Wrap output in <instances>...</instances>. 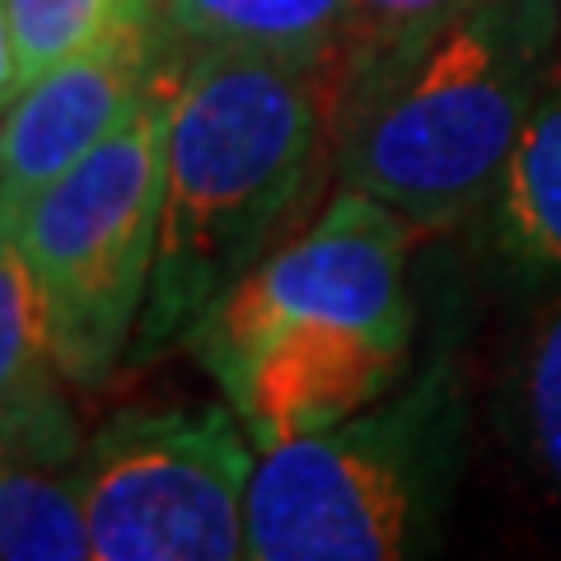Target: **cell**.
Wrapping results in <instances>:
<instances>
[{
    "label": "cell",
    "mask_w": 561,
    "mask_h": 561,
    "mask_svg": "<svg viewBox=\"0 0 561 561\" xmlns=\"http://www.w3.org/2000/svg\"><path fill=\"white\" fill-rule=\"evenodd\" d=\"M0 561H94L76 463L5 454L0 463Z\"/></svg>",
    "instance_id": "obj_12"
},
{
    "label": "cell",
    "mask_w": 561,
    "mask_h": 561,
    "mask_svg": "<svg viewBox=\"0 0 561 561\" xmlns=\"http://www.w3.org/2000/svg\"><path fill=\"white\" fill-rule=\"evenodd\" d=\"M557 10H561V0H557Z\"/></svg>",
    "instance_id": "obj_15"
},
{
    "label": "cell",
    "mask_w": 561,
    "mask_h": 561,
    "mask_svg": "<svg viewBox=\"0 0 561 561\" xmlns=\"http://www.w3.org/2000/svg\"><path fill=\"white\" fill-rule=\"evenodd\" d=\"M561 38L557 0H478L337 136V179L445 230L486 210Z\"/></svg>",
    "instance_id": "obj_2"
},
{
    "label": "cell",
    "mask_w": 561,
    "mask_h": 561,
    "mask_svg": "<svg viewBox=\"0 0 561 561\" xmlns=\"http://www.w3.org/2000/svg\"><path fill=\"white\" fill-rule=\"evenodd\" d=\"M179 80L154 90L127 127L47 183L20 216L0 220L38 280L57 360L76 389L113 379L146 313L160 253L164 136Z\"/></svg>",
    "instance_id": "obj_3"
},
{
    "label": "cell",
    "mask_w": 561,
    "mask_h": 561,
    "mask_svg": "<svg viewBox=\"0 0 561 561\" xmlns=\"http://www.w3.org/2000/svg\"><path fill=\"white\" fill-rule=\"evenodd\" d=\"M478 0H356L351 28L328 66V117L332 131L389 90L421 51H426L449 24H459Z\"/></svg>",
    "instance_id": "obj_11"
},
{
    "label": "cell",
    "mask_w": 561,
    "mask_h": 561,
    "mask_svg": "<svg viewBox=\"0 0 561 561\" xmlns=\"http://www.w3.org/2000/svg\"><path fill=\"white\" fill-rule=\"evenodd\" d=\"M253 463L230 402L103 421L76 463L94 561H243Z\"/></svg>",
    "instance_id": "obj_5"
},
{
    "label": "cell",
    "mask_w": 561,
    "mask_h": 561,
    "mask_svg": "<svg viewBox=\"0 0 561 561\" xmlns=\"http://www.w3.org/2000/svg\"><path fill=\"white\" fill-rule=\"evenodd\" d=\"M66 370L47 328V305L24 253L0 239V426L5 454L80 463V431L61 393Z\"/></svg>",
    "instance_id": "obj_8"
},
{
    "label": "cell",
    "mask_w": 561,
    "mask_h": 561,
    "mask_svg": "<svg viewBox=\"0 0 561 561\" xmlns=\"http://www.w3.org/2000/svg\"><path fill=\"white\" fill-rule=\"evenodd\" d=\"M356 0H160L187 47L253 51V57L328 70L337 61Z\"/></svg>",
    "instance_id": "obj_10"
},
{
    "label": "cell",
    "mask_w": 561,
    "mask_h": 561,
    "mask_svg": "<svg viewBox=\"0 0 561 561\" xmlns=\"http://www.w3.org/2000/svg\"><path fill=\"white\" fill-rule=\"evenodd\" d=\"M519 421L534 463L561 486V295L538 313L519 360Z\"/></svg>",
    "instance_id": "obj_14"
},
{
    "label": "cell",
    "mask_w": 561,
    "mask_h": 561,
    "mask_svg": "<svg viewBox=\"0 0 561 561\" xmlns=\"http://www.w3.org/2000/svg\"><path fill=\"white\" fill-rule=\"evenodd\" d=\"M328 117V70L253 51L192 47L164 136V210L150 300L127 360L187 346L309 183Z\"/></svg>",
    "instance_id": "obj_1"
},
{
    "label": "cell",
    "mask_w": 561,
    "mask_h": 561,
    "mask_svg": "<svg viewBox=\"0 0 561 561\" xmlns=\"http://www.w3.org/2000/svg\"><path fill=\"white\" fill-rule=\"evenodd\" d=\"M501 262L529 280H561V84L542 90L486 197Z\"/></svg>",
    "instance_id": "obj_9"
},
{
    "label": "cell",
    "mask_w": 561,
    "mask_h": 561,
    "mask_svg": "<svg viewBox=\"0 0 561 561\" xmlns=\"http://www.w3.org/2000/svg\"><path fill=\"white\" fill-rule=\"evenodd\" d=\"M449 416V370L431 365L342 426L257 449L243 561H408Z\"/></svg>",
    "instance_id": "obj_4"
},
{
    "label": "cell",
    "mask_w": 561,
    "mask_h": 561,
    "mask_svg": "<svg viewBox=\"0 0 561 561\" xmlns=\"http://www.w3.org/2000/svg\"><path fill=\"white\" fill-rule=\"evenodd\" d=\"M412 342L351 323H286L220 346L197 365L220 383L257 449L332 431L402 389Z\"/></svg>",
    "instance_id": "obj_7"
},
{
    "label": "cell",
    "mask_w": 561,
    "mask_h": 561,
    "mask_svg": "<svg viewBox=\"0 0 561 561\" xmlns=\"http://www.w3.org/2000/svg\"><path fill=\"white\" fill-rule=\"evenodd\" d=\"M183 47L160 0H131L94 47L14 94L0 127V220L20 216L47 183L127 127L154 90L179 80L192 57Z\"/></svg>",
    "instance_id": "obj_6"
},
{
    "label": "cell",
    "mask_w": 561,
    "mask_h": 561,
    "mask_svg": "<svg viewBox=\"0 0 561 561\" xmlns=\"http://www.w3.org/2000/svg\"><path fill=\"white\" fill-rule=\"evenodd\" d=\"M131 0H0V99L94 47Z\"/></svg>",
    "instance_id": "obj_13"
}]
</instances>
